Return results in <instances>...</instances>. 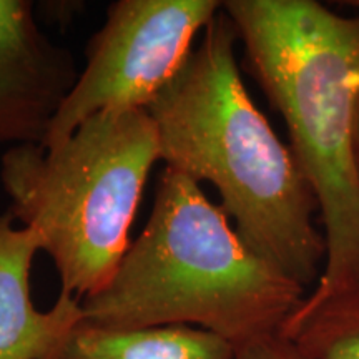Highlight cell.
Segmentation results:
<instances>
[{
  "instance_id": "obj_1",
  "label": "cell",
  "mask_w": 359,
  "mask_h": 359,
  "mask_svg": "<svg viewBox=\"0 0 359 359\" xmlns=\"http://www.w3.org/2000/svg\"><path fill=\"white\" fill-rule=\"evenodd\" d=\"M238 42L222 8L147 110L161 161L196 183H212L246 245L308 288L326 259L325 235L316 226L320 210L290 145L245 87Z\"/></svg>"
},
{
  "instance_id": "obj_2",
  "label": "cell",
  "mask_w": 359,
  "mask_h": 359,
  "mask_svg": "<svg viewBox=\"0 0 359 359\" xmlns=\"http://www.w3.org/2000/svg\"><path fill=\"white\" fill-rule=\"evenodd\" d=\"M246 62L285 120L290 148L316 198L326 240L311 293L359 286V15L316 0H226Z\"/></svg>"
},
{
  "instance_id": "obj_3",
  "label": "cell",
  "mask_w": 359,
  "mask_h": 359,
  "mask_svg": "<svg viewBox=\"0 0 359 359\" xmlns=\"http://www.w3.org/2000/svg\"><path fill=\"white\" fill-rule=\"evenodd\" d=\"M306 294L246 245L200 183L165 167L142 235L109 285L82 302L83 323L195 326L240 349L280 334Z\"/></svg>"
},
{
  "instance_id": "obj_4",
  "label": "cell",
  "mask_w": 359,
  "mask_h": 359,
  "mask_svg": "<svg viewBox=\"0 0 359 359\" xmlns=\"http://www.w3.org/2000/svg\"><path fill=\"white\" fill-rule=\"evenodd\" d=\"M156 161L160 138L145 109L100 111L58 145L2 155L8 213L37 233L60 291L83 302L109 285L132 245L130 228Z\"/></svg>"
},
{
  "instance_id": "obj_5",
  "label": "cell",
  "mask_w": 359,
  "mask_h": 359,
  "mask_svg": "<svg viewBox=\"0 0 359 359\" xmlns=\"http://www.w3.org/2000/svg\"><path fill=\"white\" fill-rule=\"evenodd\" d=\"M218 0H118L88 40L87 62L42 147L58 145L107 110L148 109L222 11Z\"/></svg>"
},
{
  "instance_id": "obj_6",
  "label": "cell",
  "mask_w": 359,
  "mask_h": 359,
  "mask_svg": "<svg viewBox=\"0 0 359 359\" xmlns=\"http://www.w3.org/2000/svg\"><path fill=\"white\" fill-rule=\"evenodd\" d=\"M80 69L29 0H0V145H42Z\"/></svg>"
},
{
  "instance_id": "obj_7",
  "label": "cell",
  "mask_w": 359,
  "mask_h": 359,
  "mask_svg": "<svg viewBox=\"0 0 359 359\" xmlns=\"http://www.w3.org/2000/svg\"><path fill=\"white\" fill-rule=\"evenodd\" d=\"M42 241L0 215V359H62L75 327L85 320L80 299L60 291L48 311L30 298V271Z\"/></svg>"
},
{
  "instance_id": "obj_8",
  "label": "cell",
  "mask_w": 359,
  "mask_h": 359,
  "mask_svg": "<svg viewBox=\"0 0 359 359\" xmlns=\"http://www.w3.org/2000/svg\"><path fill=\"white\" fill-rule=\"evenodd\" d=\"M228 341L201 327L175 325L110 330L82 323L62 359H233Z\"/></svg>"
},
{
  "instance_id": "obj_9",
  "label": "cell",
  "mask_w": 359,
  "mask_h": 359,
  "mask_svg": "<svg viewBox=\"0 0 359 359\" xmlns=\"http://www.w3.org/2000/svg\"><path fill=\"white\" fill-rule=\"evenodd\" d=\"M280 334L306 359H359V286L320 302L304 296Z\"/></svg>"
},
{
  "instance_id": "obj_10",
  "label": "cell",
  "mask_w": 359,
  "mask_h": 359,
  "mask_svg": "<svg viewBox=\"0 0 359 359\" xmlns=\"http://www.w3.org/2000/svg\"><path fill=\"white\" fill-rule=\"evenodd\" d=\"M233 359H306L298 346L285 338L283 334H275L264 338L248 346L235 349Z\"/></svg>"
},
{
  "instance_id": "obj_11",
  "label": "cell",
  "mask_w": 359,
  "mask_h": 359,
  "mask_svg": "<svg viewBox=\"0 0 359 359\" xmlns=\"http://www.w3.org/2000/svg\"><path fill=\"white\" fill-rule=\"evenodd\" d=\"M356 167L359 175V107H358V118H356Z\"/></svg>"
},
{
  "instance_id": "obj_12",
  "label": "cell",
  "mask_w": 359,
  "mask_h": 359,
  "mask_svg": "<svg viewBox=\"0 0 359 359\" xmlns=\"http://www.w3.org/2000/svg\"><path fill=\"white\" fill-rule=\"evenodd\" d=\"M346 6H349V7H351V8H353V11H354V12H356V13H358V15H359V0H351V2H346Z\"/></svg>"
}]
</instances>
